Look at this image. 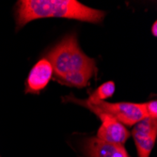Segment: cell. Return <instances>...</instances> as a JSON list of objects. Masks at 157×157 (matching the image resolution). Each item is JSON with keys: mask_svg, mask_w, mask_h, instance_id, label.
I'll use <instances>...</instances> for the list:
<instances>
[{"mask_svg": "<svg viewBox=\"0 0 157 157\" xmlns=\"http://www.w3.org/2000/svg\"><path fill=\"white\" fill-rule=\"evenodd\" d=\"M105 16L103 10L85 6L76 0H22L17 3L16 25L20 28L42 18H67L82 22L100 23Z\"/></svg>", "mask_w": 157, "mask_h": 157, "instance_id": "cell-1", "label": "cell"}, {"mask_svg": "<svg viewBox=\"0 0 157 157\" xmlns=\"http://www.w3.org/2000/svg\"><path fill=\"white\" fill-rule=\"evenodd\" d=\"M71 102L77 103L89 108L94 114L104 113L116 119L123 125L133 126L145 119L141 104L136 103H108L105 101L90 102L88 100H78L72 97H67Z\"/></svg>", "mask_w": 157, "mask_h": 157, "instance_id": "cell-2", "label": "cell"}, {"mask_svg": "<svg viewBox=\"0 0 157 157\" xmlns=\"http://www.w3.org/2000/svg\"><path fill=\"white\" fill-rule=\"evenodd\" d=\"M77 45L76 37L75 35H68L47 53L45 59L51 63L56 79L62 77L69 72L70 60Z\"/></svg>", "mask_w": 157, "mask_h": 157, "instance_id": "cell-3", "label": "cell"}, {"mask_svg": "<svg viewBox=\"0 0 157 157\" xmlns=\"http://www.w3.org/2000/svg\"><path fill=\"white\" fill-rule=\"evenodd\" d=\"M97 116L101 120L102 124L99 127L96 137L112 145L123 146L130 136L126 127L107 114L99 113Z\"/></svg>", "mask_w": 157, "mask_h": 157, "instance_id": "cell-4", "label": "cell"}, {"mask_svg": "<svg viewBox=\"0 0 157 157\" xmlns=\"http://www.w3.org/2000/svg\"><path fill=\"white\" fill-rule=\"evenodd\" d=\"M54 75V70L51 63L45 59H40L30 70L26 79L25 92L39 93L44 90Z\"/></svg>", "mask_w": 157, "mask_h": 157, "instance_id": "cell-5", "label": "cell"}, {"mask_svg": "<svg viewBox=\"0 0 157 157\" xmlns=\"http://www.w3.org/2000/svg\"><path fill=\"white\" fill-rule=\"evenodd\" d=\"M82 149L87 157H129L124 146L112 145L97 137L85 139Z\"/></svg>", "mask_w": 157, "mask_h": 157, "instance_id": "cell-6", "label": "cell"}, {"mask_svg": "<svg viewBox=\"0 0 157 157\" xmlns=\"http://www.w3.org/2000/svg\"><path fill=\"white\" fill-rule=\"evenodd\" d=\"M97 72L91 70H80L69 72L58 80L67 86H72L76 88H85L89 84L90 78Z\"/></svg>", "mask_w": 157, "mask_h": 157, "instance_id": "cell-7", "label": "cell"}, {"mask_svg": "<svg viewBox=\"0 0 157 157\" xmlns=\"http://www.w3.org/2000/svg\"><path fill=\"white\" fill-rule=\"evenodd\" d=\"M133 137L157 136V119L145 118L137 122L132 131Z\"/></svg>", "mask_w": 157, "mask_h": 157, "instance_id": "cell-8", "label": "cell"}, {"mask_svg": "<svg viewBox=\"0 0 157 157\" xmlns=\"http://www.w3.org/2000/svg\"><path fill=\"white\" fill-rule=\"evenodd\" d=\"M116 90V86L113 81H107L101 86H99L91 95L87 99L90 102H97V101H105V100L110 98Z\"/></svg>", "mask_w": 157, "mask_h": 157, "instance_id": "cell-9", "label": "cell"}, {"mask_svg": "<svg viewBox=\"0 0 157 157\" xmlns=\"http://www.w3.org/2000/svg\"><path fill=\"white\" fill-rule=\"evenodd\" d=\"M138 157H150V154L153 149L156 136L148 137H133Z\"/></svg>", "mask_w": 157, "mask_h": 157, "instance_id": "cell-10", "label": "cell"}, {"mask_svg": "<svg viewBox=\"0 0 157 157\" xmlns=\"http://www.w3.org/2000/svg\"><path fill=\"white\" fill-rule=\"evenodd\" d=\"M142 109H143L145 118L151 119H157V102L156 100L147 102V103H141Z\"/></svg>", "mask_w": 157, "mask_h": 157, "instance_id": "cell-11", "label": "cell"}, {"mask_svg": "<svg viewBox=\"0 0 157 157\" xmlns=\"http://www.w3.org/2000/svg\"><path fill=\"white\" fill-rule=\"evenodd\" d=\"M151 33L154 37H156V35H157V23L156 22H154L151 26Z\"/></svg>", "mask_w": 157, "mask_h": 157, "instance_id": "cell-12", "label": "cell"}]
</instances>
